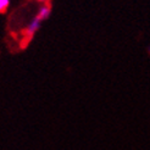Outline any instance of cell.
<instances>
[{"instance_id": "obj_1", "label": "cell", "mask_w": 150, "mask_h": 150, "mask_svg": "<svg viewBox=\"0 0 150 150\" xmlns=\"http://www.w3.org/2000/svg\"><path fill=\"white\" fill-rule=\"evenodd\" d=\"M40 26H42V21L37 16H34L25 28V37L27 39H32L34 34L40 29Z\"/></svg>"}, {"instance_id": "obj_4", "label": "cell", "mask_w": 150, "mask_h": 150, "mask_svg": "<svg viewBox=\"0 0 150 150\" xmlns=\"http://www.w3.org/2000/svg\"><path fill=\"white\" fill-rule=\"evenodd\" d=\"M37 1H39V3H42V4L44 5V4H48V3L50 1V0H37Z\"/></svg>"}, {"instance_id": "obj_5", "label": "cell", "mask_w": 150, "mask_h": 150, "mask_svg": "<svg viewBox=\"0 0 150 150\" xmlns=\"http://www.w3.org/2000/svg\"><path fill=\"white\" fill-rule=\"evenodd\" d=\"M148 51H149V54H150V47H149V48H148Z\"/></svg>"}, {"instance_id": "obj_2", "label": "cell", "mask_w": 150, "mask_h": 150, "mask_svg": "<svg viewBox=\"0 0 150 150\" xmlns=\"http://www.w3.org/2000/svg\"><path fill=\"white\" fill-rule=\"evenodd\" d=\"M50 13H51V7H50V5H49V4H44V5H42V6L39 7V10H38V12H37L35 16L43 22V21H45V20L50 16Z\"/></svg>"}, {"instance_id": "obj_3", "label": "cell", "mask_w": 150, "mask_h": 150, "mask_svg": "<svg viewBox=\"0 0 150 150\" xmlns=\"http://www.w3.org/2000/svg\"><path fill=\"white\" fill-rule=\"evenodd\" d=\"M10 6V0H0V13L6 12Z\"/></svg>"}]
</instances>
